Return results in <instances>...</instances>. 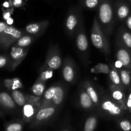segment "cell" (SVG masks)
Segmentation results:
<instances>
[{"instance_id": "obj_1", "label": "cell", "mask_w": 131, "mask_h": 131, "mask_svg": "<svg viewBox=\"0 0 131 131\" xmlns=\"http://www.w3.org/2000/svg\"><path fill=\"white\" fill-rule=\"evenodd\" d=\"M113 0H103L97 9V19L101 29L109 39L116 23Z\"/></svg>"}, {"instance_id": "obj_2", "label": "cell", "mask_w": 131, "mask_h": 131, "mask_svg": "<svg viewBox=\"0 0 131 131\" xmlns=\"http://www.w3.org/2000/svg\"><path fill=\"white\" fill-rule=\"evenodd\" d=\"M90 38L93 46L99 50L105 56H109L111 53L109 39L106 37L101 29L97 17L93 19L91 28Z\"/></svg>"}, {"instance_id": "obj_3", "label": "cell", "mask_w": 131, "mask_h": 131, "mask_svg": "<svg viewBox=\"0 0 131 131\" xmlns=\"http://www.w3.org/2000/svg\"><path fill=\"white\" fill-rule=\"evenodd\" d=\"M83 21V15L80 6H74L69 9L65 20V29L67 34L69 37H73L76 33Z\"/></svg>"}, {"instance_id": "obj_4", "label": "cell", "mask_w": 131, "mask_h": 131, "mask_svg": "<svg viewBox=\"0 0 131 131\" xmlns=\"http://www.w3.org/2000/svg\"><path fill=\"white\" fill-rule=\"evenodd\" d=\"M75 43L78 52L83 62L87 65L89 60V46L87 36L85 33L84 21L82 22L75 33Z\"/></svg>"}, {"instance_id": "obj_5", "label": "cell", "mask_w": 131, "mask_h": 131, "mask_svg": "<svg viewBox=\"0 0 131 131\" xmlns=\"http://www.w3.org/2000/svg\"><path fill=\"white\" fill-rule=\"evenodd\" d=\"M62 65V58L60 48L57 44H51L47 51L46 60L42 67H47L56 70Z\"/></svg>"}, {"instance_id": "obj_6", "label": "cell", "mask_w": 131, "mask_h": 131, "mask_svg": "<svg viewBox=\"0 0 131 131\" xmlns=\"http://www.w3.org/2000/svg\"><path fill=\"white\" fill-rule=\"evenodd\" d=\"M99 107L104 113L112 116H120L124 111L111 96L107 94L101 97Z\"/></svg>"}, {"instance_id": "obj_7", "label": "cell", "mask_w": 131, "mask_h": 131, "mask_svg": "<svg viewBox=\"0 0 131 131\" xmlns=\"http://www.w3.org/2000/svg\"><path fill=\"white\" fill-rule=\"evenodd\" d=\"M42 97L35 95L27 96V102L23 106V116L26 120H31L35 117L41 105Z\"/></svg>"}, {"instance_id": "obj_8", "label": "cell", "mask_w": 131, "mask_h": 131, "mask_svg": "<svg viewBox=\"0 0 131 131\" xmlns=\"http://www.w3.org/2000/svg\"><path fill=\"white\" fill-rule=\"evenodd\" d=\"M62 76L64 81L68 83H74L78 77L76 65L72 58L67 56L63 64Z\"/></svg>"}, {"instance_id": "obj_9", "label": "cell", "mask_w": 131, "mask_h": 131, "mask_svg": "<svg viewBox=\"0 0 131 131\" xmlns=\"http://www.w3.org/2000/svg\"><path fill=\"white\" fill-rule=\"evenodd\" d=\"M115 56L124 68L131 71V52L117 40H116Z\"/></svg>"}, {"instance_id": "obj_10", "label": "cell", "mask_w": 131, "mask_h": 131, "mask_svg": "<svg viewBox=\"0 0 131 131\" xmlns=\"http://www.w3.org/2000/svg\"><path fill=\"white\" fill-rule=\"evenodd\" d=\"M114 13L116 20L125 21L130 13V8L125 0H116L113 3Z\"/></svg>"}, {"instance_id": "obj_11", "label": "cell", "mask_w": 131, "mask_h": 131, "mask_svg": "<svg viewBox=\"0 0 131 131\" xmlns=\"http://www.w3.org/2000/svg\"><path fill=\"white\" fill-rule=\"evenodd\" d=\"M1 42L5 46H9L13 42L17 41L23 35V31L14 27L8 26L4 32L1 33Z\"/></svg>"}, {"instance_id": "obj_12", "label": "cell", "mask_w": 131, "mask_h": 131, "mask_svg": "<svg viewBox=\"0 0 131 131\" xmlns=\"http://www.w3.org/2000/svg\"><path fill=\"white\" fill-rule=\"evenodd\" d=\"M49 24L48 20H41L36 23H29L25 27V31L28 34L33 35L34 37H40L42 35Z\"/></svg>"}, {"instance_id": "obj_13", "label": "cell", "mask_w": 131, "mask_h": 131, "mask_svg": "<svg viewBox=\"0 0 131 131\" xmlns=\"http://www.w3.org/2000/svg\"><path fill=\"white\" fill-rule=\"evenodd\" d=\"M125 92H124L123 90H122L121 88L113 84V83L110 84V95L124 111H127V107L126 106L127 96Z\"/></svg>"}, {"instance_id": "obj_14", "label": "cell", "mask_w": 131, "mask_h": 131, "mask_svg": "<svg viewBox=\"0 0 131 131\" xmlns=\"http://www.w3.org/2000/svg\"><path fill=\"white\" fill-rule=\"evenodd\" d=\"M58 107L52 104L43 106V107H40L39 110H38L34 117L35 121L37 122H40L45 121L50 118L56 113Z\"/></svg>"}, {"instance_id": "obj_15", "label": "cell", "mask_w": 131, "mask_h": 131, "mask_svg": "<svg viewBox=\"0 0 131 131\" xmlns=\"http://www.w3.org/2000/svg\"><path fill=\"white\" fill-rule=\"evenodd\" d=\"M29 47H20L14 46L12 48L10 55H11V58L13 60V63L12 65L13 69L16 68V67H17L25 58L28 51H29Z\"/></svg>"}, {"instance_id": "obj_16", "label": "cell", "mask_w": 131, "mask_h": 131, "mask_svg": "<svg viewBox=\"0 0 131 131\" xmlns=\"http://www.w3.org/2000/svg\"><path fill=\"white\" fill-rule=\"evenodd\" d=\"M82 85L83 86L85 90L86 91L87 93L91 98L92 102L94 104L95 106L97 107H99L101 98H100L99 93L96 86L89 80L84 81L83 83H82Z\"/></svg>"}, {"instance_id": "obj_17", "label": "cell", "mask_w": 131, "mask_h": 131, "mask_svg": "<svg viewBox=\"0 0 131 131\" xmlns=\"http://www.w3.org/2000/svg\"><path fill=\"white\" fill-rule=\"evenodd\" d=\"M116 40L131 52V32L126 27L121 26L119 28Z\"/></svg>"}, {"instance_id": "obj_18", "label": "cell", "mask_w": 131, "mask_h": 131, "mask_svg": "<svg viewBox=\"0 0 131 131\" xmlns=\"http://www.w3.org/2000/svg\"><path fill=\"white\" fill-rule=\"evenodd\" d=\"M78 97H79V103L80 104V106L84 110H92L95 106L94 104L92 102V99L88 95L82 84L79 87Z\"/></svg>"}, {"instance_id": "obj_19", "label": "cell", "mask_w": 131, "mask_h": 131, "mask_svg": "<svg viewBox=\"0 0 131 131\" xmlns=\"http://www.w3.org/2000/svg\"><path fill=\"white\" fill-rule=\"evenodd\" d=\"M65 94H66V89L63 84L57 83L56 92H55L54 95L52 97L51 103L57 107H60L63 102Z\"/></svg>"}, {"instance_id": "obj_20", "label": "cell", "mask_w": 131, "mask_h": 131, "mask_svg": "<svg viewBox=\"0 0 131 131\" xmlns=\"http://www.w3.org/2000/svg\"><path fill=\"white\" fill-rule=\"evenodd\" d=\"M110 74H109V76H110V79L111 83L113 84H115V85L118 86L119 88L123 90L124 92H125L126 91V88H125V86L123 84L122 82L118 69L113 64L111 63H110Z\"/></svg>"}, {"instance_id": "obj_21", "label": "cell", "mask_w": 131, "mask_h": 131, "mask_svg": "<svg viewBox=\"0 0 131 131\" xmlns=\"http://www.w3.org/2000/svg\"><path fill=\"white\" fill-rule=\"evenodd\" d=\"M56 90V84L51 86V87L46 90L43 93L42 98V101H41L40 107L47 106V105L51 104V101H52V97L54 95L55 92Z\"/></svg>"}, {"instance_id": "obj_22", "label": "cell", "mask_w": 131, "mask_h": 131, "mask_svg": "<svg viewBox=\"0 0 131 131\" xmlns=\"http://www.w3.org/2000/svg\"><path fill=\"white\" fill-rule=\"evenodd\" d=\"M33 95L42 97L46 91V82L37 78L31 88Z\"/></svg>"}, {"instance_id": "obj_23", "label": "cell", "mask_w": 131, "mask_h": 131, "mask_svg": "<svg viewBox=\"0 0 131 131\" xmlns=\"http://www.w3.org/2000/svg\"><path fill=\"white\" fill-rule=\"evenodd\" d=\"M118 71L123 84L126 90H129L131 88V71L125 68L118 69Z\"/></svg>"}, {"instance_id": "obj_24", "label": "cell", "mask_w": 131, "mask_h": 131, "mask_svg": "<svg viewBox=\"0 0 131 131\" xmlns=\"http://www.w3.org/2000/svg\"><path fill=\"white\" fill-rule=\"evenodd\" d=\"M103 0H80L79 6L87 10H97Z\"/></svg>"}, {"instance_id": "obj_25", "label": "cell", "mask_w": 131, "mask_h": 131, "mask_svg": "<svg viewBox=\"0 0 131 131\" xmlns=\"http://www.w3.org/2000/svg\"><path fill=\"white\" fill-rule=\"evenodd\" d=\"M35 39V37L31 35L28 34L27 35H23L17 41L16 46L17 47H29V46L31 45L33 41Z\"/></svg>"}, {"instance_id": "obj_26", "label": "cell", "mask_w": 131, "mask_h": 131, "mask_svg": "<svg viewBox=\"0 0 131 131\" xmlns=\"http://www.w3.org/2000/svg\"><path fill=\"white\" fill-rule=\"evenodd\" d=\"M0 101L1 103L7 108L13 109L15 106L14 99L12 98L11 96L5 92H2L0 93Z\"/></svg>"}, {"instance_id": "obj_27", "label": "cell", "mask_w": 131, "mask_h": 131, "mask_svg": "<svg viewBox=\"0 0 131 131\" xmlns=\"http://www.w3.org/2000/svg\"><path fill=\"white\" fill-rule=\"evenodd\" d=\"M12 98L15 103L19 106H24L27 102V96H25L22 92L17 90H14L12 93Z\"/></svg>"}, {"instance_id": "obj_28", "label": "cell", "mask_w": 131, "mask_h": 131, "mask_svg": "<svg viewBox=\"0 0 131 131\" xmlns=\"http://www.w3.org/2000/svg\"><path fill=\"white\" fill-rule=\"evenodd\" d=\"M53 74V70L50 68L42 67L40 69V74L37 78L44 82H47L49 79H51Z\"/></svg>"}, {"instance_id": "obj_29", "label": "cell", "mask_w": 131, "mask_h": 131, "mask_svg": "<svg viewBox=\"0 0 131 131\" xmlns=\"http://www.w3.org/2000/svg\"><path fill=\"white\" fill-rule=\"evenodd\" d=\"M97 124V118L91 116L86 119L84 124V131H94Z\"/></svg>"}, {"instance_id": "obj_30", "label": "cell", "mask_w": 131, "mask_h": 131, "mask_svg": "<svg viewBox=\"0 0 131 131\" xmlns=\"http://www.w3.org/2000/svg\"><path fill=\"white\" fill-rule=\"evenodd\" d=\"M91 71L95 74L102 73V74H109L110 72V65L105 63H98L95 65V67L92 69Z\"/></svg>"}, {"instance_id": "obj_31", "label": "cell", "mask_w": 131, "mask_h": 131, "mask_svg": "<svg viewBox=\"0 0 131 131\" xmlns=\"http://www.w3.org/2000/svg\"><path fill=\"white\" fill-rule=\"evenodd\" d=\"M120 127L124 131L131 130V123L127 120H122L120 121Z\"/></svg>"}, {"instance_id": "obj_32", "label": "cell", "mask_w": 131, "mask_h": 131, "mask_svg": "<svg viewBox=\"0 0 131 131\" xmlns=\"http://www.w3.org/2000/svg\"><path fill=\"white\" fill-rule=\"evenodd\" d=\"M7 131H21L22 125L21 124L15 123V124H10L6 129Z\"/></svg>"}, {"instance_id": "obj_33", "label": "cell", "mask_w": 131, "mask_h": 131, "mask_svg": "<svg viewBox=\"0 0 131 131\" xmlns=\"http://www.w3.org/2000/svg\"><path fill=\"white\" fill-rule=\"evenodd\" d=\"M126 106L128 111L129 112H131V88L128 90V95L127 97Z\"/></svg>"}, {"instance_id": "obj_34", "label": "cell", "mask_w": 131, "mask_h": 131, "mask_svg": "<svg viewBox=\"0 0 131 131\" xmlns=\"http://www.w3.org/2000/svg\"><path fill=\"white\" fill-rule=\"evenodd\" d=\"M23 87V85H22L21 83H20V80L19 79H13V86H12V90H16L17 88H22Z\"/></svg>"}, {"instance_id": "obj_35", "label": "cell", "mask_w": 131, "mask_h": 131, "mask_svg": "<svg viewBox=\"0 0 131 131\" xmlns=\"http://www.w3.org/2000/svg\"><path fill=\"white\" fill-rule=\"evenodd\" d=\"M125 24H126V26L127 28V29L131 32V12L130 14L129 15V16L127 17V19L125 20Z\"/></svg>"}, {"instance_id": "obj_36", "label": "cell", "mask_w": 131, "mask_h": 131, "mask_svg": "<svg viewBox=\"0 0 131 131\" xmlns=\"http://www.w3.org/2000/svg\"><path fill=\"white\" fill-rule=\"evenodd\" d=\"M5 86L7 87L8 89L12 90V86H13V79H6L5 81Z\"/></svg>"}, {"instance_id": "obj_37", "label": "cell", "mask_w": 131, "mask_h": 131, "mask_svg": "<svg viewBox=\"0 0 131 131\" xmlns=\"http://www.w3.org/2000/svg\"><path fill=\"white\" fill-rule=\"evenodd\" d=\"M6 63V58L5 56H0V68L5 66Z\"/></svg>"}, {"instance_id": "obj_38", "label": "cell", "mask_w": 131, "mask_h": 131, "mask_svg": "<svg viewBox=\"0 0 131 131\" xmlns=\"http://www.w3.org/2000/svg\"><path fill=\"white\" fill-rule=\"evenodd\" d=\"M8 25L6 24H5V23H3V22H0V34L2 33L3 32H4V31L5 30L6 28H7Z\"/></svg>"}, {"instance_id": "obj_39", "label": "cell", "mask_w": 131, "mask_h": 131, "mask_svg": "<svg viewBox=\"0 0 131 131\" xmlns=\"http://www.w3.org/2000/svg\"><path fill=\"white\" fill-rule=\"evenodd\" d=\"M10 15H11V14H10V12H5V13H4L3 18L5 19V20H7V19H8V18H10Z\"/></svg>"}, {"instance_id": "obj_40", "label": "cell", "mask_w": 131, "mask_h": 131, "mask_svg": "<svg viewBox=\"0 0 131 131\" xmlns=\"http://www.w3.org/2000/svg\"><path fill=\"white\" fill-rule=\"evenodd\" d=\"M20 2H21V0H15L14 1V5L16 6H19L20 4Z\"/></svg>"}, {"instance_id": "obj_41", "label": "cell", "mask_w": 131, "mask_h": 131, "mask_svg": "<svg viewBox=\"0 0 131 131\" xmlns=\"http://www.w3.org/2000/svg\"><path fill=\"white\" fill-rule=\"evenodd\" d=\"M13 22H14V20H13V19L10 17L8 18V19L6 20V23H7L8 24H9V25H10V24H12Z\"/></svg>"}, {"instance_id": "obj_42", "label": "cell", "mask_w": 131, "mask_h": 131, "mask_svg": "<svg viewBox=\"0 0 131 131\" xmlns=\"http://www.w3.org/2000/svg\"><path fill=\"white\" fill-rule=\"evenodd\" d=\"M3 5H4V6H6V7H7V6H8V3H5Z\"/></svg>"}, {"instance_id": "obj_43", "label": "cell", "mask_w": 131, "mask_h": 131, "mask_svg": "<svg viewBox=\"0 0 131 131\" xmlns=\"http://www.w3.org/2000/svg\"><path fill=\"white\" fill-rule=\"evenodd\" d=\"M128 1H129V2L130 3V4L131 5V0H128Z\"/></svg>"}, {"instance_id": "obj_44", "label": "cell", "mask_w": 131, "mask_h": 131, "mask_svg": "<svg viewBox=\"0 0 131 131\" xmlns=\"http://www.w3.org/2000/svg\"><path fill=\"white\" fill-rule=\"evenodd\" d=\"M63 131H68V130H63Z\"/></svg>"}, {"instance_id": "obj_45", "label": "cell", "mask_w": 131, "mask_h": 131, "mask_svg": "<svg viewBox=\"0 0 131 131\" xmlns=\"http://www.w3.org/2000/svg\"><path fill=\"white\" fill-rule=\"evenodd\" d=\"M0 103H1V101H0Z\"/></svg>"}]
</instances>
